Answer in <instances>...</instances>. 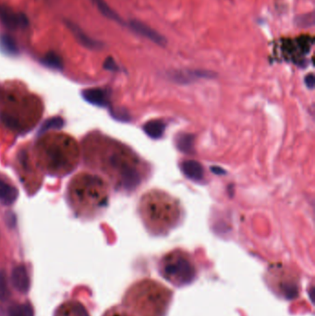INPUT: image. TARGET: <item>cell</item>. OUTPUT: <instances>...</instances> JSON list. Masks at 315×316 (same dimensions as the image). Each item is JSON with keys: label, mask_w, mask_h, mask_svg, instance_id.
<instances>
[{"label": "cell", "mask_w": 315, "mask_h": 316, "mask_svg": "<svg viewBox=\"0 0 315 316\" xmlns=\"http://www.w3.org/2000/svg\"><path fill=\"white\" fill-rule=\"evenodd\" d=\"M127 298L139 316H166L172 292L161 283L144 279L130 289Z\"/></svg>", "instance_id": "6da1fadb"}, {"label": "cell", "mask_w": 315, "mask_h": 316, "mask_svg": "<svg viewBox=\"0 0 315 316\" xmlns=\"http://www.w3.org/2000/svg\"><path fill=\"white\" fill-rule=\"evenodd\" d=\"M161 275L178 287L189 285L197 277V270L188 255L174 252L166 255L161 262Z\"/></svg>", "instance_id": "7a4b0ae2"}, {"label": "cell", "mask_w": 315, "mask_h": 316, "mask_svg": "<svg viewBox=\"0 0 315 316\" xmlns=\"http://www.w3.org/2000/svg\"><path fill=\"white\" fill-rule=\"evenodd\" d=\"M129 27L136 34H139L144 38L148 39L151 42H154L155 44H157L160 47H164L166 45V39L161 33H159L158 31H156L147 24H143L137 20H132L129 23Z\"/></svg>", "instance_id": "3957f363"}, {"label": "cell", "mask_w": 315, "mask_h": 316, "mask_svg": "<svg viewBox=\"0 0 315 316\" xmlns=\"http://www.w3.org/2000/svg\"><path fill=\"white\" fill-rule=\"evenodd\" d=\"M0 19L5 26L11 30H15L18 27H24L28 25V20L24 14H16L11 8L0 6Z\"/></svg>", "instance_id": "277c9868"}, {"label": "cell", "mask_w": 315, "mask_h": 316, "mask_svg": "<svg viewBox=\"0 0 315 316\" xmlns=\"http://www.w3.org/2000/svg\"><path fill=\"white\" fill-rule=\"evenodd\" d=\"M11 281L13 287L21 293H26L30 287V278L24 265H17L11 274Z\"/></svg>", "instance_id": "5b68a950"}, {"label": "cell", "mask_w": 315, "mask_h": 316, "mask_svg": "<svg viewBox=\"0 0 315 316\" xmlns=\"http://www.w3.org/2000/svg\"><path fill=\"white\" fill-rule=\"evenodd\" d=\"M81 95L84 100L96 107L104 108V107H107L109 104L107 93L100 88L87 89L81 93Z\"/></svg>", "instance_id": "8992f818"}, {"label": "cell", "mask_w": 315, "mask_h": 316, "mask_svg": "<svg viewBox=\"0 0 315 316\" xmlns=\"http://www.w3.org/2000/svg\"><path fill=\"white\" fill-rule=\"evenodd\" d=\"M67 25L70 28V30L72 31V33L74 34V36L79 41V44L82 45L83 47L89 48V49H99L102 47L101 43L95 41L94 39L88 37V35L81 31L77 25L71 24V23H67Z\"/></svg>", "instance_id": "52a82bcc"}, {"label": "cell", "mask_w": 315, "mask_h": 316, "mask_svg": "<svg viewBox=\"0 0 315 316\" xmlns=\"http://www.w3.org/2000/svg\"><path fill=\"white\" fill-rule=\"evenodd\" d=\"M182 169L185 176L192 180L200 181L204 178L205 171L202 165L197 161H194V160L185 161L182 164Z\"/></svg>", "instance_id": "ba28073f"}, {"label": "cell", "mask_w": 315, "mask_h": 316, "mask_svg": "<svg viewBox=\"0 0 315 316\" xmlns=\"http://www.w3.org/2000/svg\"><path fill=\"white\" fill-rule=\"evenodd\" d=\"M19 196V192L15 187L9 185L0 179V203L4 205L13 204Z\"/></svg>", "instance_id": "9c48e42d"}, {"label": "cell", "mask_w": 315, "mask_h": 316, "mask_svg": "<svg viewBox=\"0 0 315 316\" xmlns=\"http://www.w3.org/2000/svg\"><path fill=\"white\" fill-rule=\"evenodd\" d=\"M145 133L153 139H159L166 131V124L160 120H152L144 125Z\"/></svg>", "instance_id": "30bf717a"}, {"label": "cell", "mask_w": 315, "mask_h": 316, "mask_svg": "<svg viewBox=\"0 0 315 316\" xmlns=\"http://www.w3.org/2000/svg\"><path fill=\"white\" fill-rule=\"evenodd\" d=\"M122 178H123V184L127 189H133L140 182V177L138 174V171L131 168L125 166L122 170Z\"/></svg>", "instance_id": "8fae6325"}, {"label": "cell", "mask_w": 315, "mask_h": 316, "mask_svg": "<svg viewBox=\"0 0 315 316\" xmlns=\"http://www.w3.org/2000/svg\"><path fill=\"white\" fill-rule=\"evenodd\" d=\"M0 50L8 56H15L19 53V48L15 40L8 34L0 35Z\"/></svg>", "instance_id": "7c38bea8"}, {"label": "cell", "mask_w": 315, "mask_h": 316, "mask_svg": "<svg viewBox=\"0 0 315 316\" xmlns=\"http://www.w3.org/2000/svg\"><path fill=\"white\" fill-rule=\"evenodd\" d=\"M93 2L95 3V6L99 9V11L102 13L103 15L106 17L107 19H109L111 21H114L118 24L122 23L121 18L118 16L117 12H115L112 8L108 6V4L105 1V0H93Z\"/></svg>", "instance_id": "4fadbf2b"}, {"label": "cell", "mask_w": 315, "mask_h": 316, "mask_svg": "<svg viewBox=\"0 0 315 316\" xmlns=\"http://www.w3.org/2000/svg\"><path fill=\"white\" fill-rule=\"evenodd\" d=\"M177 147L185 154H191L194 145V137L190 134L183 133L177 138Z\"/></svg>", "instance_id": "5bb4252c"}, {"label": "cell", "mask_w": 315, "mask_h": 316, "mask_svg": "<svg viewBox=\"0 0 315 316\" xmlns=\"http://www.w3.org/2000/svg\"><path fill=\"white\" fill-rule=\"evenodd\" d=\"M42 63L53 70H61L63 69V61L55 52H49L42 59Z\"/></svg>", "instance_id": "9a60e30c"}, {"label": "cell", "mask_w": 315, "mask_h": 316, "mask_svg": "<svg viewBox=\"0 0 315 316\" xmlns=\"http://www.w3.org/2000/svg\"><path fill=\"white\" fill-rule=\"evenodd\" d=\"M64 126V120L60 116H54L45 121L40 128L39 134H43L45 132L51 130H60Z\"/></svg>", "instance_id": "2e32d148"}, {"label": "cell", "mask_w": 315, "mask_h": 316, "mask_svg": "<svg viewBox=\"0 0 315 316\" xmlns=\"http://www.w3.org/2000/svg\"><path fill=\"white\" fill-rule=\"evenodd\" d=\"M8 316H33V309L29 303L15 304L9 309Z\"/></svg>", "instance_id": "e0dca14e"}, {"label": "cell", "mask_w": 315, "mask_h": 316, "mask_svg": "<svg viewBox=\"0 0 315 316\" xmlns=\"http://www.w3.org/2000/svg\"><path fill=\"white\" fill-rule=\"evenodd\" d=\"M9 298L8 278L5 271H0V301H6Z\"/></svg>", "instance_id": "ac0fdd59"}, {"label": "cell", "mask_w": 315, "mask_h": 316, "mask_svg": "<svg viewBox=\"0 0 315 316\" xmlns=\"http://www.w3.org/2000/svg\"><path fill=\"white\" fill-rule=\"evenodd\" d=\"M104 68L105 70H112V71H115V70H118V66L116 64L115 60L112 58V57H107L105 59V61L104 63Z\"/></svg>", "instance_id": "d6986e66"}, {"label": "cell", "mask_w": 315, "mask_h": 316, "mask_svg": "<svg viewBox=\"0 0 315 316\" xmlns=\"http://www.w3.org/2000/svg\"><path fill=\"white\" fill-rule=\"evenodd\" d=\"M6 219H7L8 226H9V227H14V226H15V224H16V217H15V215H14L13 213L8 212V214H7Z\"/></svg>", "instance_id": "ffe728a7"}, {"label": "cell", "mask_w": 315, "mask_h": 316, "mask_svg": "<svg viewBox=\"0 0 315 316\" xmlns=\"http://www.w3.org/2000/svg\"><path fill=\"white\" fill-rule=\"evenodd\" d=\"M305 83H306L308 87L313 88L314 85H315V77H314V75L313 74L308 75L307 77L305 78Z\"/></svg>", "instance_id": "44dd1931"}, {"label": "cell", "mask_w": 315, "mask_h": 316, "mask_svg": "<svg viewBox=\"0 0 315 316\" xmlns=\"http://www.w3.org/2000/svg\"><path fill=\"white\" fill-rule=\"evenodd\" d=\"M112 316H130L129 314H127V313H117V314H115V315H113Z\"/></svg>", "instance_id": "7402d4cb"}]
</instances>
